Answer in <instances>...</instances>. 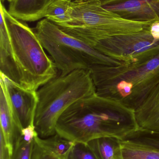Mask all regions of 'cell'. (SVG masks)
<instances>
[{
    "label": "cell",
    "mask_w": 159,
    "mask_h": 159,
    "mask_svg": "<svg viewBox=\"0 0 159 159\" xmlns=\"http://www.w3.org/2000/svg\"><path fill=\"white\" fill-rule=\"evenodd\" d=\"M150 29L110 37L98 43L94 48L125 64L146 62L159 55V39L153 37Z\"/></svg>",
    "instance_id": "obj_7"
},
{
    "label": "cell",
    "mask_w": 159,
    "mask_h": 159,
    "mask_svg": "<svg viewBox=\"0 0 159 159\" xmlns=\"http://www.w3.org/2000/svg\"><path fill=\"white\" fill-rule=\"evenodd\" d=\"M103 6L123 18L140 22L159 21V0H101Z\"/></svg>",
    "instance_id": "obj_9"
},
{
    "label": "cell",
    "mask_w": 159,
    "mask_h": 159,
    "mask_svg": "<svg viewBox=\"0 0 159 159\" xmlns=\"http://www.w3.org/2000/svg\"><path fill=\"white\" fill-rule=\"evenodd\" d=\"M70 20L59 25L69 35L93 48L113 36L137 33L149 30L155 21L140 22L123 18L105 8L100 0L74 2L68 8Z\"/></svg>",
    "instance_id": "obj_5"
},
{
    "label": "cell",
    "mask_w": 159,
    "mask_h": 159,
    "mask_svg": "<svg viewBox=\"0 0 159 159\" xmlns=\"http://www.w3.org/2000/svg\"><path fill=\"white\" fill-rule=\"evenodd\" d=\"M31 159H60L35 142Z\"/></svg>",
    "instance_id": "obj_20"
},
{
    "label": "cell",
    "mask_w": 159,
    "mask_h": 159,
    "mask_svg": "<svg viewBox=\"0 0 159 159\" xmlns=\"http://www.w3.org/2000/svg\"><path fill=\"white\" fill-rule=\"evenodd\" d=\"M123 159H159V151L120 140Z\"/></svg>",
    "instance_id": "obj_17"
},
{
    "label": "cell",
    "mask_w": 159,
    "mask_h": 159,
    "mask_svg": "<svg viewBox=\"0 0 159 159\" xmlns=\"http://www.w3.org/2000/svg\"><path fill=\"white\" fill-rule=\"evenodd\" d=\"M12 0H1V2H5V1H7V2H10L11 1H12Z\"/></svg>",
    "instance_id": "obj_24"
},
{
    "label": "cell",
    "mask_w": 159,
    "mask_h": 159,
    "mask_svg": "<svg viewBox=\"0 0 159 159\" xmlns=\"http://www.w3.org/2000/svg\"><path fill=\"white\" fill-rule=\"evenodd\" d=\"M150 31L154 38L159 39V21H155L152 23Z\"/></svg>",
    "instance_id": "obj_22"
},
{
    "label": "cell",
    "mask_w": 159,
    "mask_h": 159,
    "mask_svg": "<svg viewBox=\"0 0 159 159\" xmlns=\"http://www.w3.org/2000/svg\"><path fill=\"white\" fill-rule=\"evenodd\" d=\"M96 93L135 110L159 83V55L143 62L89 70Z\"/></svg>",
    "instance_id": "obj_3"
},
{
    "label": "cell",
    "mask_w": 159,
    "mask_h": 159,
    "mask_svg": "<svg viewBox=\"0 0 159 159\" xmlns=\"http://www.w3.org/2000/svg\"><path fill=\"white\" fill-rule=\"evenodd\" d=\"M66 159H98L87 143L75 142Z\"/></svg>",
    "instance_id": "obj_19"
},
{
    "label": "cell",
    "mask_w": 159,
    "mask_h": 159,
    "mask_svg": "<svg viewBox=\"0 0 159 159\" xmlns=\"http://www.w3.org/2000/svg\"><path fill=\"white\" fill-rule=\"evenodd\" d=\"M34 32L61 75L76 70H89L95 65L119 66L125 64L110 58L69 35L47 18L37 22Z\"/></svg>",
    "instance_id": "obj_6"
},
{
    "label": "cell",
    "mask_w": 159,
    "mask_h": 159,
    "mask_svg": "<svg viewBox=\"0 0 159 159\" xmlns=\"http://www.w3.org/2000/svg\"><path fill=\"white\" fill-rule=\"evenodd\" d=\"M37 93L34 126L38 136L45 138L57 133V122L69 107L96 90L89 70H78L50 80Z\"/></svg>",
    "instance_id": "obj_4"
},
{
    "label": "cell",
    "mask_w": 159,
    "mask_h": 159,
    "mask_svg": "<svg viewBox=\"0 0 159 159\" xmlns=\"http://www.w3.org/2000/svg\"><path fill=\"white\" fill-rule=\"evenodd\" d=\"M138 129L159 132V83L134 110Z\"/></svg>",
    "instance_id": "obj_11"
},
{
    "label": "cell",
    "mask_w": 159,
    "mask_h": 159,
    "mask_svg": "<svg viewBox=\"0 0 159 159\" xmlns=\"http://www.w3.org/2000/svg\"><path fill=\"white\" fill-rule=\"evenodd\" d=\"M72 1L74 2H87V1H91V0H72Z\"/></svg>",
    "instance_id": "obj_23"
},
{
    "label": "cell",
    "mask_w": 159,
    "mask_h": 159,
    "mask_svg": "<svg viewBox=\"0 0 159 159\" xmlns=\"http://www.w3.org/2000/svg\"><path fill=\"white\" fill-rule=\"evenodd\" d=\"M0 3L10 34L0 37L1 74L24 89L37 91L57 76L58 69L34 31L11 16Z\"/></svg>",
    "instance_id": "obj_1"
},
{
    "label": "cell",
    "mask_w": 159,
    "mask_h": 159,
    "mask_svg": "<svg viewBox=\"0 0 159 159\" xmlns=\"http://www.w3.org/2000/svg\"><path fill=\"white\" fill-rule=\"evenodd\" d=\"M56 0H12L8 13L22 21H37L45 18L49 6Z\"/></svg>",
    "instance_id": "obj_12"
},
{
    "label": "cell",
    "mask_w": 159,
    "mask_h": 159,
    "mask_svg": "<svg viewBox=\"0 0 159 159\" xmlns=\"http://www.w3.org/2000/svg\"><path fill=\"white\" fill-rule=\"evenodd\" d=\"M87 143L98 159H123L121 143L118 138L101 137Z\"/></svg>",
    "instance_id": "obj_13"
},
{
    "label": "cell",
    "mask_w": 159,
    "mask_h": 159,
    "mask_svg": "<svg viewBox=\"0 0 159 159\" xmlns=\"http://www.w3.org/2000/svg\"><path fill=\"white\" fill-rule=\"evenodd\" d=\"M71 0H56L49 6L46 18L58 26L67 23L70 20L68 8Z\"/></svg>",
    "instance_id": "obj_18"
},
{
    "label": "cell",
    "mask_w": 159,
    "mask_h": 159,
    "mask_svg": "<svg viewBox=\"0 0 159 159\" xmlns=\"http://www.w3.org/2000/svg\"><path fill=\"white\" fill-rule=\"evenodd\" d=\"M12 155L6 145L2 134L0 133V159H11Z\"/></svg>",
    "instance_id": "obj_21"
},
{
    "label": "cell",
    "mask_w": 159,
    "mask_h": 159,
    "mask_svg": "<svg viewBox=\"0 0 159 159\" xmlns=\"http://www.w3.org/2000/svg\"><path fill=\"white\" fill-rule=\"evenodd\" d=\"M121 141L159 151V132L138 129L128 134Z\"/></svg>",
    "instance_id": "obj_16"
},
{
    "label": "cell",
    "mask_w": 159,
    "mask_h": 159,
    "mask_svg": "<svg viewBox=\"0 0 159 159\" xmlns=\"http://www.w3.org/2000/svg\"><path fill=\"white\" fill-rule=\"evenodd\" d=\"M38 135L35 126L23 129L14 144L11 159H31L35 137Z\"/></svg>",
    "instance_id": "obj_14"
},
{
    "label": "cell",
    "mask_w": 159,
    "mask_h": 159,
    "mask_svg": "<svg viewBox=\"0 0 159 159\" xmlns=\"http://www.w3.org/2000/svg\"><path fill=\"white\" fill-rule=\"evenodd\" d=\"M35 142L40 146L54 154L60 159H66L74 142L56 133L45 138L35 137Z\"/></svg>",
    "instance_id": "obj_15"
},
{
    "label": "cell",
    "mask_w": 159,
    "mask_h": 159,
    "mask_svg": "<svg viewBox=\"0 0 159 159\" xmlns=\"http://www.w3.org/2000/svg\"><path fill=\"white\" fill-rule=\"evenodd\" d=\"M0 84V133L2 134L6 145L12 155L14 144L23 129L14 113L5 84L1 78Z\"/></svg>",
    "instance_id": "obj_10"
},
{
    "label": "cell",
    "mask_w": 159,
    "mask_h": 159,
    "mask_svg": "<svg viewBox=\"0 0 159 159\" xmlns=\"http://www.w3.org/2000/svg\"><path fill=\"white\" fill-rule=\"evenodd\" d=\"M138 129L134 110L97 93L69 107L57 122L56 133L72 142L103 137L122 140Z\"/></svg>",
    "instance_id": "obj_2"
},
{
    "label": "cell",
    "mask_w": 159,
    "mask_h": 159,
    "mask_svg": "<svg viewBox=\"0 0 159 159\" xmlns=\"http://www.w3.org/2000/svg\"><path fill=\"white\" fill-rule=\"evenodd\" d=\"M3 80L11 106L23 129L34 126L38 102L37 91L26 89L1 74Z\"/></svg>",
    "instance_id": "obj_8"
}]
</instances>
